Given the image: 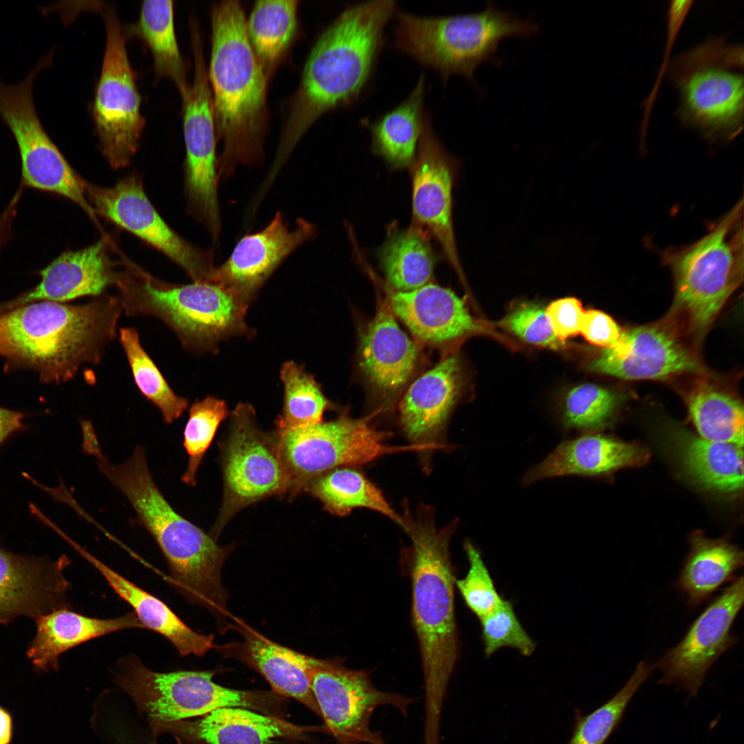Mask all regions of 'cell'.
Returning a JSON list of instances; mask_svg holds the SVG:
<instances>
[{"mask_svg":"<svg viewBox=\"0 0 744 744\" xmlns=\"http://www.w3.org/2000/svg\"><path fill=\"white\" fill-rule=\"evenodd\" d=\"M395 1L348 6L323 30L304 65L270 171L278 174L302 136L324 113L356 101L371 78Z\"/></svg>","mask_w":744,"mask_h":744,"instance_id":"cell-1","label":"cell"},{"mask_svg":"<svg viewBox=\"0 0 744 744\" xmlns=\"http://www.w3.org/2000/svg\"><path fill=\"white\" fill-rule=\"evenodd\" d=\"M82 446L95 457L101 474L126 497L139 523L156 541L172 584L188 601L207 608L218 626L227 624L232 615L221 574L234 546H219L211 535L173 508L155 484L142 446H136L121 464H112L104 455L96 436L86 439Z\"/></svg>","mask_w":744,"mask_h":744,"instance_id":"cell-2","label":"cell"},{"mask_svg":"<svg viewBox=\"0 0 744 744\" xmlns=\"http://www.w3.org/2000/svg\"><path fill=\"white\" fill-rule=\"evenodd\" d=\"M123 313L118 296L105 294L82 304L18 307L0 313V356L10 366L36 371L45 383L65 382L84 364L100 363Z\"/></svg>","mask_w":744,"mask_h":744,"instance_id":"cell-3","label":"cell"},{"mask_svg":"<svg viewBox=\"0 0 744 744\" xmlns=\"http://www.w3.org/2000/svg\"><path fill=\"white\" fill-rule=\"evenodd\" d=\"M240 3L224 0L211 10L210 85L217 140L219 180H225L240 165H253L263 157L269 79L249 42Z\"/></svg>","mask_w":744,"mask_h":744,"instance_id":"cell-4","label":"cell"},{"mask_svg":"<svg viewBox=\"0 0 744 744\" xmlns=\"http://www.w3.org/2000/svg\"><path fill=\"white\" fill-rule=\"evenodd\" d=\"M404 530L411 541L413 623L424 680V728L440 727L443 703L459 657L455 612V578L450 541L457 523L438 528L431 512L406 510Z\"/></svg>","mask_w":744,"mask_h":744,"instance_id":"cell-5","label":"cell"},{"mask_svg":"<svg viewBox=\"0 0 744 744\" xmlns=\"http://www.w3.org/2000/svg\"><path fill=\"white\" fill-rule=\"evenodd\" d=\"M394 48L420 64L437 72L443 83L459 74L477 85L476 69L485 63L497 65L500 42L506 38H528L540 25L486 2L477 12L424 17L397 10Z\"/></svg>","mask_w":744,"mask_h":744,"instance_id":"cell-6","label":"cell"},{"mask_svg":"<svg viewBox=\"0 0 744 744\" xmlns=\"http://www.w3.org/2000/svg\"><path fill=\"white\" fill-rule=\"evenodd\" d=\"M741 199L698 241L663 254L674 280L672 308L664 322L679 335L701 338L743 279Z\"/></svg>","mask_w":744,"mask_h":744,"instance_id":"cell-7","label":"cell"},{"mask_svg":"<svg viewBox=\"0 0 744 744\" xmlns=\"http://www.w3.org/2000/svg\"><path fill=\"white\" fill-rule=\"evenodd\" d=\"M116 286L125 315L158 318L188 351H214L223 340L253 333L245 322L249 304L216 283L167 284L136 271L120 273Z\"/></svg>","mask_w":744,"mask_h":744,"instance_id":"cell-8","label":"cell"},{"mask_svg":"<svg viewBox=\"0 0 744 744\" xmlns=\"http://www.w3.org/2000/svg\"><path fill=\"white\" fill-rule=\"evenodd\" d=\"M743 50L711 37L677 56L670 79L679 94L678 116L709 141H729L743 127Z\"/></svg>","mask_w":744,"mask_h":744,"instance_id":"cell-9","label":"cell"},{"mask_svg":"<svg viewBox=\"0 0 744 744\" xmlns=\"http://www.w3.org/2000/svg\"><path fill=\"white\" fill-rule=\"evenodd\" d=\"M213 676L211 671L155 672L131 654L118 661L115 679L154 723L201 716L225 707L267 712L278 699L269 692L223 687Z\"/></svg>","mask_w":744,"mask_h":744,"instance_id":"cell-10","label":"cell"},{"mask_svg":"<svg viewBox=\"0 0 744 744\" xmlns=\"http://www.w3.org/2000/svg\"><path fill=\"white\" fill-rule=\"evenodd\" d=\"M371 419L342 415L304 426L276 427L275 436L289 478V495L304 490L313 479L338 467L367 464L394 453L422 451L411 444H386L390 434L376 429Z\"/></svg>","mask_w":744,"mask_h":744,"instance_id":"cell-11","label":"cell"},{"mask_svg":"<svg viewBox=\"0 0 744 744\" xmlns=\"http://www.w3.org/2000/svg\"><path fill=\"white\" fill-rule=\"evenodd\" d=\"M54 51L43 56L18 83L0 79V117L18 146L23 185L62 196L96 220L85 193V180L73 169L45 132L37 113L32 87L37 75L52 64Z\"/></svg>","mask_w":744,"mask_h":744,"instance_id":"cell-12","label":"cell"},{"mask_svg":"<svg viewBox=\"0 0 744 744\" xmlns=\"http://www.w3.org/2000/svg\"><path fill=\"white\" fill-rule=\"evenodd\" d=\"M106 45L92 107L99 149L113 169L128 165L145 126L136 74L131 66L125 26L114 9L100 6Z\"/></svg>","mask_w":744,"mask_h":744,"instance_id":"cell-13","label":"cell"},{"mask_svg":"<svg viewBox=\"0 0 744 744\" xmlns=\"http://www.w3.org/2000/svg\"><path fill=\"white\" fill-rule=\"evenodd\" d=\"M224 495L212 535H219L227 522L245 507L289 491L287 474L275 434L258 425L254 408L238 403L230 417L228 436L221 445Z\"/></svg>","mask_w":744,"mask_h":744,"instance_id":"cell-14","label":"cell"},{"mask_svg":"<svg viewBox=\"0 0 744 744\" xmlns=\"http://www.w3.org/2000/svg\"><path fill=\"white\" fill-rule=\"evenodd\" d=\"M191 36L194 80L182 96L186 151L184 189L189 212L204 225L216 243L221 233L218 199V140L200 34L194 31Z\"/></svg>","mask_w":744,"mask_h":744,"instance_id":"cell-15","label":"cell"},{"mask_svg":"<svg viewBox=\"0 0 744 744\" xmlns=\"http://www.w3.org/2000/svg\"><path fill=\"white\" fill-rule=\"evenodd\" d=\"M310 682L325 727L339 744H389L371 730L372 714L390 705L406 716L414 701L376 688L366 672L349 669L338 659L316 658Z\"/></svg>","mask_w":744,"mask_h":744,"instance_id":"cell-16","label":"cell"},{"mask_svg":"<svg viewBox=\"0 0 744 744\" xmlns=\"http://www.w3.org/2000/svg\"><path fill=\"white\" fill-rule=\"evenodd\" d=\"M96 214L134 234L178 265L196 282H211L213 253L188 242L172 230L148 199L141 179L131 174L110 187L85 181Z\"/></svg>","mask_w":744,"mask_h":744,"instance_id":"cell-17","label":"cell"},{"mask_svg":"<svg viewBox=\"0 0 744 744\" xmlns=\"http://www.w3.org/2000/svg\"><path fill=\"white\" fill-rule=\"evenodd\" d=\"M743 601L741 575L710 601L681 641L654 665L662 673L659 683L675 684L695 696L712 665L738 642L732 627Z\"/></svg>","mask_w":744,"mask_h":744,"instance_id":"cell-18","label":"cell"},{"mask_svg":"<svg viewBox=\"0 0 744 744\" xmlns=\"http://www.w3.org/2000/svg\"><path fill=\"white\" fill-rule=\"evenodd\" d=\"M455 163L433 131L426 114L412 165L413 224L440 245L448 262L464 278L453 225Z\"/></svg>","mask_w":744,"mask_h":744,"instance_id":"cell-19","label":"cell"},{"mask_svg":"<svg viewBox=\"0 0 744 744\" xmlns=\"http://www.w3.org/2000/svg\"><path fill=\"white\" fill-rule=\"evenodd\" d=\"M316 234V227L304 218H298L291 229L278 211L262 230L238 241L225 262L216 267L211 282L250 304L280 264Z\"/></svg>","mask_w":744,"mask_h":744,"instance_id":"cell-20","label":"cell"},{"mask_svg":"<svg viewBox=\"0 0 744 744\" xmlns=\"http://www.w3.org/2000/svg\"><path fill=\"white\" fill-rule=\"evenodd\" d=\"M590 369L624 380H659L699 369L694 353L665 322L635 327L603 349Z\"/></svg>","mask_w":744,"mask_h":744,"instance_id":"cell-21","label":"cell"},{"mask_svg":"<svg viewBox=\"0 0 744 744\" xmlns=\"http://www.w3.org/2000/svg\"><path fill=\"white\" fill-rule=\"evenodd\" d=\"M461 387L459 360L451 355L415 379L400 402L401 428L410 444L424 450V465L433 451L446 447L445 429Z\"/></svg>","mask_w":744,"mask_h":744,"instance_id":"cell-22","label":"cell"},{"mask_svg":"<svg viewBox=\"0 0 744 744\" xmlns=\"http://www.w3.org/2000/svg\"><path fill=\"white\" fill-rule=\"evenodd\" d=\"M70 564L66 556L52 561L0 548V624L19 616L36 619L67 606L64 598L70 583L63 572Z\"/></svg>","mask_w":744,"mask_h":744,"instance_id":"cell-23","label":"cell"},{"mask_svg":"<svg viewBox=\"0 0 744 744\" xmlns=\"http://www.w3.org/2000/svg\"><path fill=\"white\" fill-rule=\"evenodd\" d=\"M34 288L0 305V313L38 301L65 302L83 296H99L116 285L119 273L113 269L105 242L77 251H68L39 271Z\"/></svg>","mask_w":744,"mask_h":744,"instance_id":"cell-24","label":"cell"},{"mask_svg":"<svg viewBox=\"0 0 744 744\" xmlns=\"http://www.w3.org/2000/svg\"><path fill=\"white\" fill-rule=\"evenodd\" d=\"M242 641L216 645L225 657L236 659L259 672L278 694L293 698L314 712H320L310 682L316 658L280 645L234 618Z\"/></svg>","mask_w":744,"mask_h":744,"instance_id":"cell-25","label":"cell"},{"mask_svg":"<svg viewBox=\"0 0 744 744\" xmlns=\"http://www.w3.org/2000/svg\"><path fill=\"white\" fill-rule=\"evenodd\" d=\"M649 453L643 446L605 435L585 433L561 442L521 478L524 486L558 477L603 476L621 468L644 464Z\"/></svg>","mask_w":744,"mask_h":744,"instance_id":"cell-26","label":"cell"},{"mask_svg":"<svg viewBox=\"0 0 744 744\" xmlns=\"http://www.w3.org/2000/svg\"><path fill=\"white\" fill-rule=\"evenodd\" d=\"M388 302L395 318L424 343L444 344L480 329L464 300L434 283L410 291H395Z\"/></svg>","mask_w":744,"mask_h":744,"instance_id":"cell-27","label":"cell"},{"mask_svg":"<svg viewBox=\"0 0 744 744\" xmlns=\"http://www.w3.org/2000/svg\"><path fill=\"white\" fill-rule=\"evenodd\" d=\"M157 732L172 734L180 744H269L298 738L308 728L240 707L218 708L194 721L157 723Z\"/></svg>","mask_w":744,"mask_h":744,"instance_id":"cell-28","label":"cell"},{"mask_svg":"<svg viewBox=\"0 0 744 744\" xmlns=\"http://www.w3.org/2000/svg\"><path fill=\"white\" fill-rule=\"evenodd\" d=\"M360 366L369 384L385 399L404 386L418 360L417 344L396 321L389 302L380 304L362 335Z\"/></svg>","mask_w":744,"mask_h":744,"instance_id":"cell-29","label":"cell"},{"mask_svg":"<svg viewBox=\"0 0 744 744\" xmlns=\"http://www.w3.org/2000/svg\"><path fill=\"white\" fill-rule=\"evenodd\" d=\"M34 620L37 632L27 656L42 671L58 670L59 656L83 643L120 630L145 629L134 612L99 619L77 613L68 606L55 608Z\"/></svg>","mask_w":744,"mask_h":744,"instance_id":"cell-30","label":"cell"},{"mask_svg":"<svg viewBox=\"0 0 744 744\" xmlns=\"http://www.w3.org/2000/svg\"><path fill=\"white\" fill-rule=\"evenodd\" d=\"M70 543L103 577L112 590L132 608L145 629L167 639L180 655L203 657L214 648V634L198 633L161 599L141 588L73 541Z\"/></svg>","mask_w":744,"mask_h":744,"instance_id":"cell-31","label":"cell"},{"mask_svg":"<svg viewBox=\"0 0 744 744\" xmlns=\"http://www.w3.org/2000/svg\"><path fill=\"white\" fill-rule=\"evenodd\" d=\"M685 472L705 489L734 493L743 486V446L710 441L685 429L670 434Z\"/></svg>","mask_w":744,"mask_h":744,"instance_id":"cell-32","label":"cell"},{"mask_svg":"<svg viewBox=\"0 0 744 744\" xmlns=\"http://www.w3.org/2000/svg\"><path fill=\"white\" fill-rule=\"evenodd\" d=\"M690 541V553L673 587L685 596L688 606L694 609L735 578L743 566V553L725 539L695 535Z\"/></svg>","mask_w":744,"mask_h":744,"instance_id":"cell-33","label":"cell"},{"mask_svg":"<svg viewBox=\"0 0 744 744\" xmlns=\"http://www.w3.org/2000/svg\"><path fill=\"white\" fill-rule=\"evenodd\" d=\"M425 79L422 74L406 99L369 125L373 149L393 167L414 163L426 117Z\"/></svg>","mask_w":744,"mask_h":744,"instance_id":"cell-34","label":"cell"},{"mask_svg":"<svg viewBox=\"0 0 744 744\" xmlns=\"http://www.w3.org/2000/svg\"><path fill=\"white\" fill-rule=\"evenodd\" d=\"M173 3L165 0L143 1L136 23L125 28L128 38H139L150 50L156 78L171 79L182 97L190 85L176 37Z\"/></svg>","mask_w":744,"mask_h":744,"instance_id":"cell-35","label":"cell"},{"mask_svg":"<svg viewBox=\"0 0 744 744\" xmlns=\"http://www.w3.org/2000/svg\"><path fill=\"white\" fill-rule=\"evenodd\" d=\"M304 490L335 515L344 516L355 508H367L386 517L402 529L404 527L403 516L393 508L382 492L363 473L353 466L329 471L310 481Z\"/></svg>","mask_w":744,"mask_h":744,"instance_id":"cell-36","label":"cell"},{"mask_svg":"<svg viewBox=\"0 0 744 744\" xmlns=\"http://www.w3.org/2000/svg\"><path fill=\"white\" fill-rule=\"evenodd\" d=\"M298 4V0L257 1L247 19L249 42L269 78L296 37Z\"/></svg>","mask_w":744,"mask_h":744,"instance_id":"cell-37","label":"cell"},{"mask_svg":"<svg viewBox=\"0 0 744 744\" xmlns=\"http://www.w3.org/2000/svg\"><path fill=\"white\" fill-rule=\"evenodd\" d=\"M685 402L699 436L743 446V406L732 393L703 381L688 392Z\"/></svg>","mask_w":744,"mask_h":744,"instance_id":"cell-38","label":"cell"},{"mask_svg":"<svg viewBox=\"0 0 744 744\" xmlns=\"http://www.w3.org/2000/svg\"><path fill=\"white\" fill-rule=\"evenodd\" d=\"M428 237L413 225L390 232L382 247L380 261L387 282L395 291H410L430 283L435 257Z\"/></svg>","mask_w":744,"mask_h":744,"instance_id":"cell-39","label":"cell"},{"mask_svg":"<svg viewBox=\"0 0 744 744\" xmlns=\"http://www.w3.org/2000/svg\"><path fill=\"white\" fill-rule=\"evenodd\" d=\"M119 339L139 391L158 409L164 422L172 424L188 408V400L170 387L141 345L135 328L121 329Z\"/></svg>","mask_w":744,"mask_h":744,"instance_id":"cell-40","label":"cell"},{"mask_svg":"<svg viewBox=\"0 0 744 744\" xmlns=\"http://www.w3.org/2000/svg\"><path fill=\"white\" fill-rule=\"evenodd\" d=\"M280 379L284 403L282 414L276 420V427H299L322 422L324 412L331 404L313 376L302 365L289 361L281 367Z\"/></svg>","mask_w":744,"mask_h":744,"instance_id":"cell-41","label":"cell"},{"mask_svg":"<svg viewBox=\"0 0 744 744\" xmlns=\"http://www.w3.org/2000/svg\"><path fill=\"white\" fill-rule=\"evenodd\" d=\"M654 665L641 661L624 686L603 705L588 715L577 714L566 744H604L621 723L626 708Z\"/></svg>","mask_w":744,"mask_h":744,"instance_id":"cell-42","label":"cell"},{"mask_svg":"<svg viewBox=\"0 0 744 744\" xmlns=\"http://www.w3.org/2000/svg\"><path fill=\"white\" fill-rule=\"evenodd\" d=\"M619 404V396L605 387L591 383L578 385L564 399L561 425L566 431L589 433L604 426Z\"/></svg>","mask_w":744,"mask_h":744,"instance_id":"cell-43","label":"cell"},{"mask_svg":"<svg viewBox=\"0 0 744 744\" xmlns=\"http://www.w3.org/2000/svg\"><path fill=\"white\" fill-rule=\"evenodd\" d=\"M228 415L225 402L213 396L196 400L190 406L183 433V445L188 459L181 479L185 484L191 486L196 484V475L200 464L219 425Z\"/></svg>","mask_w":744,"mask_h":744,"instance_id":"cell-44","label":"cell"},{"mask_svg":"<svg viewBox=\"0 0 744 744\" xmlns=\"http://www.w3.org/2000/svg\"><path fill=\"white\" fill-rule=\"evenodd\" d=\"M469 568L455 586L466 605L482 619L495 610L504 601L498 593L479 550L469 541L464 544Z\"/></svg>","mask_w":744,"mask_h":744,"instance_id":"cell-45","label":"cell"},{"mask_svg":"<svg viewBox=\"0 0 744 744\" xmlns=\"http://www.w3.org/2000/svg\"><path fill=\"white\" fill-rule=\"evenodd\" d=\"M479 621L487 656L504 647L516 649L524 656H530L535 651L536 643L522 627L510 601L504 599Z\"/></svg>","mask_w":744,"mask_h":744,"instance_id":"cell-46","label":"cell"},{"mask_svg":"<svg viewBox=\"0 0 744 744\" xmlns=\"http://www.w3.org/2000/svg\"><path fill=\"white\" fill-rule=\"evenodd\" d=\"M504 324L517 336L536 346L557 349L564 343L556 337L546 310L537 304H518L507 315Z\"/></svg>","mask_w":744,"mask_h":744,"instance_id":"cell-47","label":"cell"},{"mask_svg":"<svg viewBox=\"0 0 744 744\" xmlns=\"http://www.w3.org/2000/svg\"><path fill=\"white\" fill-rule=\"evenodd\" d=\"M556 337L562 342L580 333L585 310L579 300L574 297L552 302L545 309Z\"/></svg>","mask_w":744,"mask_h":744,"instance_id":"cell-48","label":"cell"},{"mask_svg":"<svg viewBox=\"0 0 744 744\" xmlns=\"http://www.w3.org/2000/svg\"><path fill=\"white\" fill-rule=\"evenodd\" d=\"M622 331L608 314L598 310L585 311L580 334L590 343L608 348L619 340Z\"/></svg>","mask_w":744,"mask_h":744,"instance_id":"cell-49","label":"cell"},{"mask_svg":"<svg viewBox=\"0 0 744 744\" xmlns=\"http://www.w3.org/2000/svg\"><path fill=\"white\" fill-rule=\"evenodd\" d=\"M24 415L0 406V444L14 432L23 427Z\"/></svg>","mask_w":744,"mask_h":744,"instance_id":"cell-50","label":"cell"},{"mask_svg":"<svg viewBox=\"0 0 744 744\" xmlns=\"http://www.w3.org/2000/svg\"><path fill=\"white\" fill-rule=\"evenodd\" d=\"M15 214V208L9 205L0 216V249L8 238L11 225Z\"/></svg>","mask_w":744,"mask_h":744,"instance_id":"cell-51","label":"cell"},{"mask_svg":"<svg viewBox=\"0 0 744 744\" xmlns=\"http://www.w3.org/2000/svg\"><path fill=\"white\" fill-rule=\"evenodd\" d=\"M12 723L10 714L0 707V744H9L12 738Z\"/></svg>","mask_w":744,"mask_h":744,"instance_id":"cell-52","label":"cell"}]
</instances>
